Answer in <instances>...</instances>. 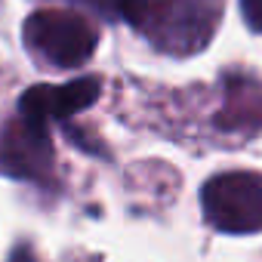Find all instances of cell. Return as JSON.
I'll return each mask as SVG.
<instances>
[{
    "mask_svg": "<svg viewBox=\"0 0 262 262\" xmlns=\"http://www.w3.org/2000/svg\"><path fill=\"white\" fill-rule=\"evenodd\" d=\"M25 43L53 68H77L96 53V28L68 10H37L25 22Z\"/></svg>",
    "mask_w": 262,
    "mask_h": 262,
    "instance_id": "1",
    "label": "cell"
},
{
    "mask_svg": "<svg viewBox=\"0 0 262 262\" xmlns=\"http://www.w3.org/2000/svg\"><path fill=\"white\" fill-rule=\"evenodd\" d=\"M204 216L213 228L228 234L262 231V176L219 173L201 191Z\"/></svg>",
    "mask_w": 262,
    "mask_h": 262,
    "instance_id": "2",
    "label": "cell"
},
{
    "mask_svg": "<svg viewBox=\"0 0 262 262\" xmlns=\"http://www.w3.org/2000/svg\"><path fill=\"white\" fill-rule=\"evenodd\" d=\"M216 28V7L210 0H151L142 31L158 50L185 56L198 53Z\"/></svg>",
    "mask_w": 262,
    "mask_h": 262,
    "instance_id": "3",
    "label": "cell"
},
{
    "mask_svg": "<svg viewBox=\"0 0 262 262\" xmlns=\"http://www.w3.org/2000/svg\"><path fill=\"white\" fill-rule=\"evenodd\" d=\"M0 167L22 179H40L53 167V142L43 123L19 114L0 136Z\"/></svg>",
    "mask_w": 262,
    "mask_h": 262,
    "instance_id": "4",
    "label": "cell"
},
{
    "mask_svg": "<svg viewBox=\"0 0 262 262\" xmlns=\"http://www.w3.org/2000/svg\"><path fill=\"white\" fill-rule=\"evenodd\" d=\"M99 86H102L99 77H77V80L62 83V86L37 83L19 99V114L47 126L50 120H59V117H68V114L90 108L99 99Z\"/></svg>",
    "mask_w": 262,
    "mask_h": 262,
    "instance_id": "5",
    "label": "cell"
},
{
    "mask_svg": "<svg viewBox=\"0 0 262 262\" xmlns=\"http://www.w3.org/2000/svg\"><path fill=\"white\" fill-rule=\"evenodd\" d=\"M90 4H93L99 13H105L108 19H123V22H129V25L142 28L151 0H90Z\"/></svg>",
    "mask_w": 262,
    "mask_h": 262,
    "instance_id": "6",
    "label": "cell"
},
{
    "mask_svg": "<svg viewBox=\"0 0 262 262\" xmlns=\"http://www.w3.org/2000/svg\"><path fill=\"white\" fill-rule=\"evenodd\" d=\"M241 13L253 31H262V0H241Z\"/></svg>",
    "mask_w": 262,
    "mask_h": 262,
    "instance_id": "7",
    "label": "cell"
},
{
    "mask_svg": "<svg viewBox=\"0 0 262 262\" xmlns=\"http://www.w3.org/2000/svg\"><path fill=\"white\" fill-rule=\"evenodd\" d=\"M10 262H37V256L31 253V247H16L13 256H10Z\"/></svg>",
    "mask_w": 262,
    "mask_h": 262,
    "instance_id": "8",
    "label": "cell"
}]
</instances>
